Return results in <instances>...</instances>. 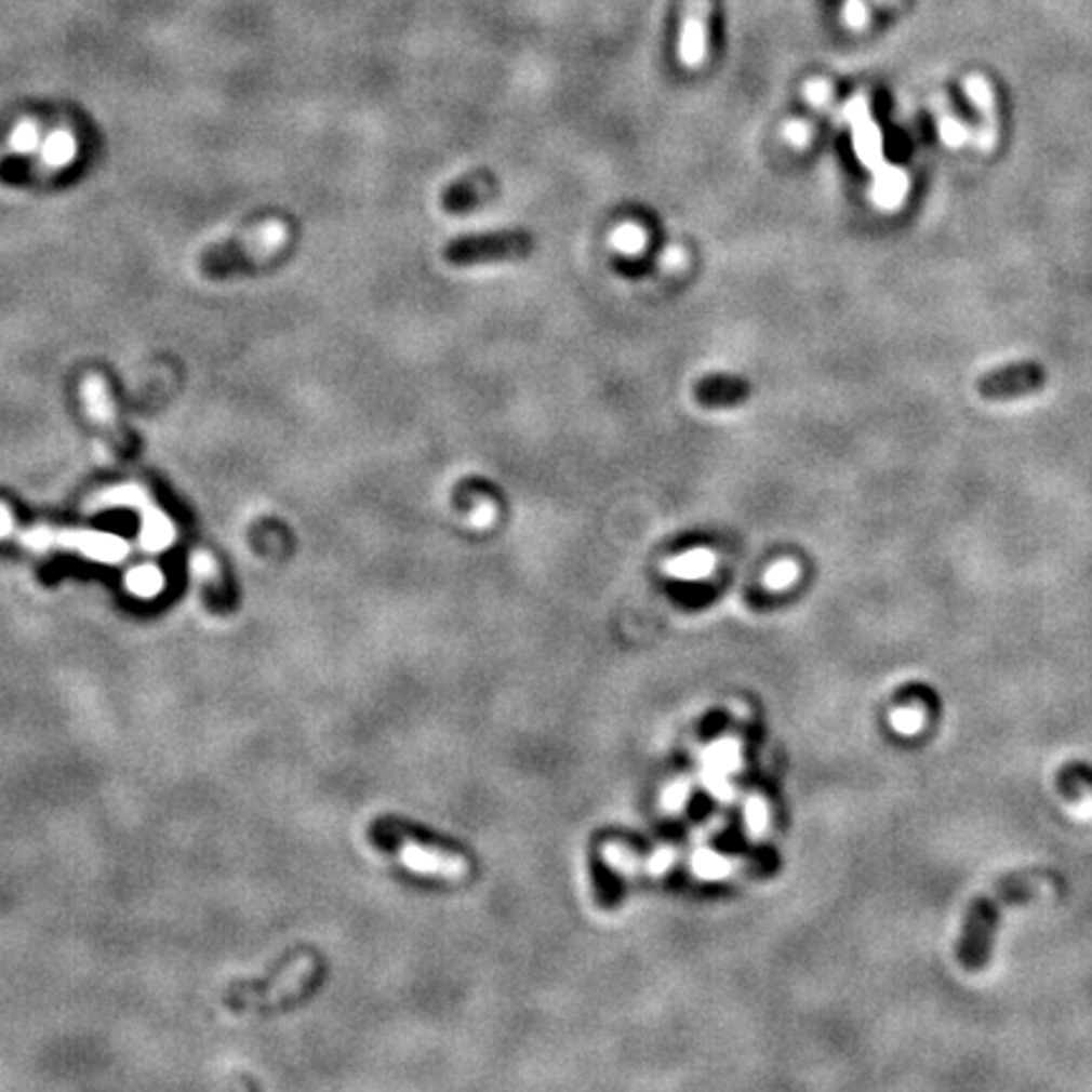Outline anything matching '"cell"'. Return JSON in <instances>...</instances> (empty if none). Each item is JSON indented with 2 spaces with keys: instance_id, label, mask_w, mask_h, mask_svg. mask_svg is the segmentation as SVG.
<instances>
[{
  "instance_id": "e0dca14e",
  "label": "cell",
  "mask_w": 1092,
  "mask_h": 1092,
  "mask_svg": "<svg viewBox=\"0 0 1092 1092\" xmlns=\"http://www.w3.org/2000/svg\"><path fill=\"white\" fill-rule=\"evenodd\" d=\"M162 577L157 574V570H152V567H142V570L137 572H132V577H130V587H132V592L134 595H142V597H152L157 595L162 589Z\"/></svg>"
},
{
  "instance_id": "277c9868",
  "label": "cell",
  "mask_w": 1092,
  "mask_h": 1092,
  "mask_svg": "<svg viewBox=\"0 0 1092 1092\" xmlns=\"http://www.w3.org/2000/svg\"><path fill=\"white\" fill-rule=\"evenodd\" d=\"M398 860L417 875H436V878L445 880H461L468 875L466 857L438 848H428V844L415 840H400Z\"/></svg>"
},
{
  "instance_id": "44dd1931",
  "label": "cell",
  "mask_w": 1092,
  "mask_h": 1092,
  "mask_svg": "<svg viewBox=\"0 0 1092 1092\" xmlns=\"http://www.w3.org/2000/svg\"><path fill=\"white\" fill-rule=\"evenodd\" d=\"M672 860H676V852H672V850H657L653 857L645 860V873L661 875V873H665L672 865Z\"/></svg>"
},
{
  "instance_id": "5bb4252c",
  "label": "cell",
  "mask_w": 1092,
  "mask_h": 1092,
  "mask_svg": "<svg viewBox=\"0 0 1092 1092\" xmlns=\"http://www.w3.org/2000/svg\"><path fill=\"white\" fill-rule=\"evenodd\" d=\"M309 969H311V963L309 961H298L294 969H289L287 974H283L279 982H276V986L271 989V994H266V997H261L264 1001H274V999H279L283 997V994H289V991H296L298 986H302L306 982V976H309Z\"/></svg>"
},
{
  "instance_id": "9a60e30c",
  "label": "cell",
  "mask_w": 1092,
  "mask_h": 1092,
  "mask_svg": "<svg viewBox=\"0 0 1092 1092\" xmlns=\"http://www.w3.org/2000/svg\"><path fill=\"white\" fill-rule=\"evenodd\" d=\"M923 708L921 706H903V708H895L893 710V729L897 731V734H916V731H921V725H923Z\"/></svg>"
},
{
  "instance_id": "2e32d148",
  "label": "cell",
  "mask_w": 1092,
  "mask_h": 1092,
  "mask_svg": "<svg viewBox=\"0 0 1092 1092\" xmlns=\"http://www.w3.org/2000/svg\"><path fill=\"white\" fill-rule=\"evenodd\" d=\"M744 817H746V829H749L751 837L764 835V829L769 825V807L764 804V799L751 797L749 802H746Z\"/></svg>"
},
{
  "instance_id": "30bf717a",
  "label": "cell",
  "mask_w": 1092,
  "mask_h": 1092,
  "mask_svg": "<svg viewBox=\"0 0 1092 1092\" xmlns=\"http://www.w3.org/2000/svg\"><path fill=\"white\" fill-rule=\"evenodd\" d=\"M738 759H742V751H738V742H734V738L714 744L703 754L706 776H729L738 767Z\"/></svg>"
},
{
  "instance_id": "ac0fdd59",
  "label": "cell",
  "mask_w": 1092,
  "mask_h": 1092,
  "mask_svg": "<svg viewBox=\"0 0 1092 1092\" xmlns=\"http://www.w3.org/2000/svg\"><path fill=\"white\" fill-rule=\"evenodd\" d=\"M799 577V570L795 562H780L772 567L767 574V587L769 589H787L795 585V580Z\"/></svg>"
},
{
  "instance_id": "ffe728a7",
  "label": "cell",
  "mask_w": 1092,
  "mask_h": 1092,
  "mask_svg": "<svg viewBox=\"0 0 1092 1092\" xmlns=\"http://www.w3.org/2000/svg\"><path fill=\"white\" fill-rule=\"evenodd\" d=\"M867 21V5L863 0H848L844 3V24L852 28H863Z\"/></svg>"
},
{
  "instance_id": "8fae6325",
  "label": "cell",
  "mask_w": 1092,
  "mask_h": 1092,
  "mask_svg": "<svg viewBox=\"0 0 1092 1092\" xmlns=\"http://www.w3.org/2000/svg\"><path fill=\"white\" fill-rule=\"evenodd\" d=\"M714 562L716 559H714V555H708V551H691V555L672 559L665 570H668L670 574H676V577L695 580V577H703V574H708L710 570H714Z\"/></svg>"
},
{
  "instance_id": "5b68a950",
  "label": "cell",
  "mask_w": 1092,
  "mask_h": 1092,
  "mask_svg": "<svg viewBox=\"0 0 1092 1092\" xmlns=\"http://www.w3.org/2000/svg\"><path fill=\"white\" fill-rule=\"evenodd\" d=\"M708 21L710 0H685L683 21H680L678 56L688 69H698L708 51Z\"/></svg>"
},
{
  "instance_id": "8992f818",
  "label": "cell",
  "mask_w": 1092,
  "mask_h": 1092,
  "mask_svg": "<svg viewBox=\"0 0 1092 1092\" xmlns=\"http://www.w3.org/2000/svg\"><path fill=\"white\" fill-rule=\"evenodd\" d=\"M1044 375L1037 364H1014V368H1004L991 372V375L982 377L978 383V392L984 395L986 400H1009V398H1020L1024 392L1037 390L1042 387Z\"/></svg>"
},
{
  "instance_id": "6da1fadb",
  "label": "cell",
  "mask_w": 1092,
  "mask_h": 1092,
  "mask_svg": "<svg viewBox=\"0 0 1092 1092\" xmlns=\"http://www.w3.org/2000/svg\"><path fill=\"white\" fill-rule=\"evenodd\" d=\"M1037 890L1035 878L1029 875H1022V878L1007 880L1004 885L997 888V893L989 897H982V901L974 903L971 908L967 929H963V938L959 944V959L967 969H978L989 956V941H991V929L997 923L999 908L1004 903L1020 901V897H1027Z\"/></svg>"
},
{
  "instance_id": "d6986e66",
  "label": "cell",
  "mask_w": 1092,
  "mask_h": 1092,
  "mask_svg": "<svg viewBox=\"0 0 1092 1092\" xmlns=\"http://www.w3.org/2000/svg\"><path fill=\"white\" fill-rule=\"evenodd\" d=\"M688 784L685 782H676L672 787L665 791V797H663V810L665 812H680L683 810V804L688 802Z\"/></svg>"
},
{
  "instance_id": "52a82bcc",
  "label": "cell",
  "mask_w": 1092,
  "mask_h": 1092,
  "mask_svg": "<svg viewBox=\"0 0 1092 1092\" xmlns=\"http://www.w3.org/2000/svg\"><path fill=\"white\" fill-rule=\"evenodd\" d=\"M749 395H751L749 385H746L742 377H729V375L706 377L701 379L698 387H695V400L706 408L738 405V402H744Z\"/></svg>"
},
{
  "instance_id": "7a4b0ae2",
  "label": "cell",
  "mask_w": 1092,
  "mask_h": 1092,
  "mask_svg": "<svg viewBox=\"0 0 1092 1092\" xmlns=\"http://www.w3.org/2000/svg\"><path fill=\"white\" fill-rule=\"evenodd\" d=\"M287 243V226L281 223H266L256 234H251L243 241H234L228 245H215L200 258V271L211 279H223V276L238 274L249 266H258L274 256L276 251Z\"/></svg>"
},
{
  "instance_id": "7c38bea8",
  "label": "cell",
  "mask_w": 1092,
  "mask_h": 1092,
  "mask_svg": "<svg viewBox=\"0 0 1092 1092\" xmlns=\"http://www.w3.org/2000/svg\"><path fill=\"white\" fill-rule=\"evenodd\" d=\"M734 867H736L734 860H725L710 850L695 852L693 857V870L703 880H721L725 875L734 873Z\"/></svg>"
},
{
  "instance_id": "ba28073f",
  "label": "cell",
  "mask_w": 1092,
  "mask_h": 1092,
  "mask_svg": "<svg viewBox=\"0 0 1092 1092\" xmlns=\"http://www.w3.org/2000/svg\"><path fill=\"white\" fill-rule=\"evenodd\" d=\"M84 398H86L89 413H92L94 421L99 423L104 430H107V436L111 440H115L119 451H124V448H126V438H124L122 428H119V425H117L115 408H111V400H109V392H107V383H104L102 377L92 375L84 383Z\"/></svg>"
},
{
  "instance_id": "9c48e42d",
  "label": "cell",
  "mask_w": 1092,
  "mask_h": 1092,
  "mask_svg": "<svg viewBox=\"0 0 1092 1092\" xmlns=\"http://www.w3.org/2000/svg\"><path fill=\"white\" fill-rule=\"evenodd\" d=\"M489 192H491V179L485 177L463 179V183H455L451 190L443 192V205L448 211L458 213L481 203L483 198H489Z\"/></svg>"
},
{
  "instance_id": "4fadbf2b",
  "label": "cell",
  "mask_w": 1092,
  "mask_h": 1092,
  "mask_svg": "<svg viewBox=\"0 0 1092 1092\" xmlns=\"http://www.w3.org/2000/svg\"><path fill=\"white\" fill-rule=\"evenodd\" d=\"M604 860L615 867V870H623V873H645V863L635 855L632 850H627L623 848V844H617V842H610V844H604Z\"/></svg>"
},
{
  "instance_id": "3957f363",
  "label": "cell",
  "mask_w": 1092,
  "mask_h": 1092,
  "mask_svg": "<svg viewBox=\"0 0 1092 1092\" xmlns=\"http://www.w3.org/2000/svg\"><path fill=\"white\" fill-rule=\"evenodd\" d=\"M534 251V238L527 230H498V234L458 238L445 245L443 256L453 266H476L489 261H514Z\"/></svg>"
}]
</instances>
